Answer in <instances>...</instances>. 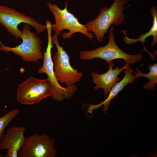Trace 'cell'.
<instances>
[{"label": "cell", "instance_id": "1", "mask_svg": "<svg viewBox=\"0 0 157 157\" xmlns=\"http://www.w3.org/2000/svg\"><path fill=\"white\" fill-rule=\"evenodd\" d=\"M128 2L127 0H114L110 7L101 8L98 16L85 25L88 30L93 32L98 41H103L104 35L112 24L118 26L123 22L125 19L124 6Z\"/></svg>", "mask_w": 157, "mask_h": 157}, {"label": "cell", "instance_id": "2", "mask_svg": "<svg viewBox=\"0 0 157 157\" xmlns=\"http://www.w3.org/2000/svg\"><path fill=\"white\" fill-rule=\"evenodd\" d=\"M65 2L66 5L61 9L56 4H52L48 1L47 4L53 14L55 23L51 24V29L55 35H59L62 31L67 30L68 32L62 33L61 36L64 39L70 38L76 33H81L91 40L94 36L86 27L85 25L81 24L74 15L69 12L67 9V3Z\"/></svg>", "mask_w": 157, "mask_h": 157}, {"label": "cell", "instance_id": "3", "mask_svg": "<svg viewBox=\"0 0 157 157\" xmlns=\"http://www.w3.org/2000/svg\"><path fill=\"white\" fill-rule=\"evenodd\" d=\"M114 27L112 26L109 29V41L104 46H101L90 50H83L79 53V58L82 60H90L94 58L104 60L107 63L114 60L120 59L129 65L136 63L142 59V52L138 54L130 55L124 51L117 45L115 42Z\"/></svg>", "mask_w": 157, "mask_h": 157}, {"label": "cell", "instance_id": "4", "mask_svg": "<svg viewBox=\"0 0 157 157\" xmlns=\"http://www.w3.org/2000/svg\"><path fill=\"white\" fill-rule=\"evenodd\" d=\"M48 34V42L46 51L43 52V62L42 66L38 69L40 74H46L50 81L51 87V97L57 102L70 99L77 91V86L74 85L71 87H64L58 83L55 76L54 65L51 57V51L53 47L51 40V23H46Z\"/></svg>", "mask_w": 157, "mask_h": 157}, {"label": "cell", "instance_id": "5", "mask_svg": "<svg viewBox=\"0 0 157 157\" xmlns=\"http://www.w3.org/2000/svg\"><path fill=\"white\" fill-rule=\"evenodd\" d=\"M31 28L25 24L22 31L21 43L14 47L4 45L0 40V51L11 52L21 57L25 62L37 63L38 60L43 58L42 50V40L34 32H31Z\"/></svg>", "mask_w": 157, "mask_h": 157}, {"label": "cell", "instance_id": "6", "mask_svg": "<svg viewBox=\"0 0 157 157\" xmlns=\"http://www.w3.org/2000/svg\"><path fill=\"white\" fill-rule=\"evenodd\" d=\"M51 87L48 78L40 79L31 77L19 85L17 98L23 105H33L47 97H51Z\"/></svg>", "mask_w": 157, "mask_h": 157}, {"label": "cell", "instance_id": "7", "mask_svg": "<svg viewBox=\"0 0 157 157\" xmlns=\"http://www.w3.org/2000/svg\"><path fill=\"white\" fill-rule=\"evenodd\" d=\"M58 36L54 34L51 37L52 43L56 45L57 49L53 57L55 75L58 81L65 83L67 87H71L80 81L83 73L71 65L69 56L59 44Z\"/></svg>", "mask_w": 157, "mask_h": 157}, {"label": "cell", "instance_id": "8", "mask_svg": "<svg viewBox=\"0 0 157 157\" xmlns=\"http://www.w3.org/2000/svg\"><path fill=\"white\" fill-rule=\"evenodd\" d=\"M23 23L34 28L38 34L46 29V25L39 23L31 16L7 6L0 5V24L16 39L21 38L22 32L18 26Z\"/></svg>", "mask_w": 157, "mask_h": 157}, {"label": "cell", "instance_id": "9", "mask_svg": "<svg viewBox=\"0 0 157 157\" xmlns=\"http://www.w3.org/2000/svg\"><path fill=\"white\" fill-rule=\"evenodd\" d=\"M54 139L47 134L34 133L26 138L18 153L20 157H54L57 154Z\"/></svg>", "mask_w": 157, "mask_h": 157}, {"label": "cell", "instance_id": "10", "mask_svg": "<svg viewBox=\"0 0 157 157\" xmlns=\"http://www.w3.org/2000/svg\"><path fill=\"white\" fill-rule=\"evenodd\" d=\"M24 127L13 126L8 128L0 144V149H6L5 157H18L26 137Z\"/></svg>", "mask_w": 157, "mask_h": 157}, {"label": "cell", "instance_id": "11", "mask_svg": "<svg viewBox=\"0 0 157 157\" xmlns=\"http://www.w3.org/2000/svg\"><path fill=\"white\" fill-rule=\"evenodd\" d=\"M109 68L108 70L105 73L102 74H99L95 72H92L91 75L93 83L96 84L94 87L95 90L100 88H102L104 90V94L106 96L110 92L111 88L121 78L118 76L123 70L128 67L129 65L126 63L122 67H115V65L111 62L108 63Z\"/></svg>", "mask_w": 157, "mask_h": 157}, {"label": "cell", "instance_id": "12", "mask_svg": "<svg viewBox=\"0 0 157 157\" xmlns=\"http://www.w3.org/2000/svg\"><path fill=\"white\" fill-rule=\"evenodd\" d=\"M124 70V72L125 75L124 77L119 82L116 83L111 88L107 99L98 104L91 105L88 110L89 112L92 113L94 110L104 105L103 112L104 113H106L108 111L111 100L117 96L118 93L124 89L126 85L133 82L136 78L135 75L133 74V71L132 69L129 66Z\"/></svg>", "mask_w": 157, "mask_h": 157}, {"label": "cell", "instance_id": "13", "mask_svg": "<svg viewBox=\"0 0 157 157\" xmlns=\"http://www.w3.org/2000/svg\"><path fill=\"white\" fill-rule=\"evenodd\" d=\"M150 11L153 18V23L151 27L148 32L141 34L138 39H133L129 38L126 35V31L123 30L121 31L124 34L125 36L123 37L124 41L127 44H133L138 41L141 42L143 44L144 49L143 51H147L150 55L152 60L156 59L154 55L149 52L145 48L144 43L146 42V39L148 37L152 36L153 40L151 43L152 47L154 46L157 43V9L156 7L153 6L150 9Z\"/></svg>", "mask_w": 157, "mask_h": 157}, {"label": "cell", "instance_id": "14", "mask_svg": "<svg viewBox=\"0 0 157 157\" xmlns=\"http://www.w3.org/2000/svg\"><path fill=\"white\" fill-rule=\"evenodd\" d=\"M149 70L148 74H144L139 70L137 67L135 69L137 72H133L135 74L136 78L140 77H144L148 78L149 81L145 84L143 88L148 90H154L156 88V85L157 83V64H150L147 66Z\"/></svg>", "mask_w": 157, "mask_h": 157}, {"label": "cell", "instance_id": "15", "mask_svg": "<svg viewBox=\"0 0 157 157\" xmlns=\"http://www.w3.org/2000/svg\"><path fill=\"white\" fill-rule=\"evenodd\" d=\"M19 113V110L15 108L0 117V144L4 135L5 129Z\"/></svg>", "mask_w": 157, "mask_h": 157}]
</instances>
